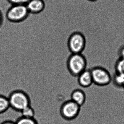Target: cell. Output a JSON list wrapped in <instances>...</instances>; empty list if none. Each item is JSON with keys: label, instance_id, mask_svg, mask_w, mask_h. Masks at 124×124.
<instances>
[{"label": "cell", "instance_id": "9a60e30c", "mask_svg": "<svg viewBox=\"0 0 124 124\" xmlns=\"http://www.w3.org/2000/svg\"><path fill=\"white\" fill-rule=\"evenodd\" d=\"M11 5H26L30 0H7Z\"/></svg>", "mask_w": 124, "mask_h": 124}, {"label": "cell", "instance_id": "d6986e66", "mask_svg": "<svg viewBox=\"0 0 124 124\" xmlns=\"http://www.w3.org/2000/svg\"><path fill=\"white\" fill-rule=\"evenodd\" d=\"M87 0L91 2H95L96 1H97L98 0Z\"/></svg>", "mask_w": 124, "mask_h": 124}, {"label": "cell", "instance_id": "8992f818", "mask_svg": "<svg viewBox=\"0 0 124 124\" xmlns=\"http://www.w3.org/2000/svg\"><path fill=\"white\" fill-rule=\"evenodd\" d=\"M86 45L85 37L80 32H73L69 37L67 41V47L71 54L82 53Z\"/></svg>", "mask_w": 124, "mask_h": 124}, {"label": "cell", "instance_id": "ba28073f", "mask_svg": "<svg viewBox=\"0 0 124 124\" xmlns=\"http://www.w3.org/2000/svg\"><path fill=\"white\" fill-rule=\"evenodd\" d=\"M26 6L30 13L38 14L44 10L45 3L43 0H30Z\"/></svg>", "mask_w": 124, "mask_h": 124}, {"label": "cell", "instance_id": "52a82bcc", "mask_svg": "<svg viewBox=\"0 0 124 124\" xmlns=\"http://www.w3.org/2000/svg\"><path fill=\"white\" fill-rule=\"evenodd\" d=\"M78 82L80 87L87 88L93 84L90 69H86L77 77Z\"/></svg>", "mask_w": 124, "mask_h": 124}, {"label": "cell", "instance_id": "2e32d148", "mask_svg": "<svg viewBox=\"0 0 124 124\" xmlns=\"http://www.w3.org/2000/svg\"><path fill=\"white\" fill-rule=\"evenodd\" d=\"M117 53L119 58H124V45L120 47Z\"/></svg>", "mask_w": 124, "mask_h": 124}, {"label": "cell", "instance_id": "30bf717a", "mask_svg": "<svg viewBox=\"0 0 124 124\" xmlns=\"http://www.w3.org/2000/svg\"><path fill=\"white\" fill-rule=\"evenodd\" d=\"M111 82L116 87L123 88L124 85V75L115 72L112 77Z\"/></svg>", "mask_w": 124, "mask_h": 124}, {"label": "cell", "instance_id": "ac0fdd59", "mask_svg": "<svg viewBox=\"0 0 124 124\" xmlns=\"http://www.w3.org/2000/svg\"><path fill=\"white\" fill-rule=\"evenodd\" d=\"M1 124H16V122L12 120H7L4 121Z\"/></svg>", "mask_w": 124, "mask_h": 124}, {"label": "cell", "instance_id": "3957f363", "mask_svg": "<svg viewBox=\"0 0 124 124\" xmlns=\"http://www.w3.org/2000/svg\"><path fill=\"white\" fill-rule=\"evenodd\" d=\"M81 107L70 99L67 100L60 107V116L67 121L76 119L79 115Z\"/></svg>", "mask_w": 124, "mask_h": 124}, {"label": "cell", "instance_id": "ffe728a7", "mask_svg": "<svg viewBox=\"0 0 124 124\" xmlns=\"http://www.w3.org/2000/svg\"><path fill=\"white\" fill-rule=\"evenodd\" d=\"M123 89H124V87H123Z\"/></svg>", "mask_w": 124, "mask_h": 124}, {"label": "cell", "instance_id": "9c48e42d", "mask_svg": "<svg viewBox=\"0 0 124 124\" xmlns=\"http://www.w3.org/2000/svg\"><path fill=\"white\" fill-rule=\"evenodd\" d=\"M70 99L77 104L82 107L85 103L86 96L85 93L80 89H76L72 92Z\"/></svg>", "mask_w": 124, "mask_h": 124}, {"label": "cell", "instance_id": "4fadbf2b", "mask_svg": "<svg viewBox=\"0 0 124 124\" xmlns=\"http://www.w3.org/2000/svg\"><path fill=\"white\" fill-rule=\"evenodd\" d=\"M16 124H38L35 118H27L20 116L16 121Z\"/></svg>", "mask_w": 124, "mask_h": 124}, {"label": "cell", "instance_id": "5b68a950", "mask_svg": "<svg viewBox=\"0 0 124 124\" xmlns=\"http://www.w3.org/2000/svg\"><path fill=\"white\" fill-rule=\"evenodd\" d=\"M90 69L93 84L99 87H104L111 82L112 76L106 68L100 66H96Z\"/></svg>", "mask_w": 124, "mask_h": 124}, {"label": "cell", "instance_id": "7c38bea8", "mask_svg": "<svg viewBox=\"0 0 124 124\" xmlns=\"http://www.w3.org/2000/svg\"><path fill=\"white\" fill-rule=\"evenodd\" d=\"M21 116L27 118H35L36 114L34 108L31 105L26 107L20 112Z\"/></svg>", "mask_w": 124, "mask_h": 124}, {"label": "cell", "instance_id": "e0dca14e", "mask_svg": "<svg viewBox=\"0 0 124 124\" xmlns=\"http://www.w3.org/2000/svg\"><path fill=\"white\" fill-rule=\"evenodd\" d=\"M4 22V18H3V14L2 11L0 10V29L2 26Z\"/></svg>", "mask_w": 124, "mask_h": 124}, {"label": "cell", "instance_id": "8fae6325", "mask_svg": "<svg viewBox=\"0 0 124 124\" xmlns=\"http://www.w3.org/2000/svg\"><path fill=\"white\" fill-rule=\"evenodd\" d=\"M10 107L8 96L0 95V114H4L7 112Z\"/></svg>", "mask_w": 124, "mask_h": 124}, {"label": "cell", "instance_id": "6da1fadb", "mask_svg": "<svg viewBox=\"0 0 124 124\" xmlns=\"http://www.w3.org/2000/svg\"><path fill=\"white\" fill-rule=\"evenodd\" d=\"M10 106L16 111L20 112L28 106L31 105V101L28 93L21 90L12 91L8 95Z\"/></svg>", "mask_w": 124, "mask_h": 124}, {"label": "cell", "instance_id": "277c9868", "mask_svg": "<svg viewBox=\"0 0 124 124\" xmlns=\"http://www.w3.org/2000/svg\"><path fill=\"white\" fill-rule=\"evenodd\" d=\"M30 14L25 5H11L7 11L6 17L11 22L20 23L26 20Z\"/></svg>", "mask_w": 124, "mask_h": 124}, {"label": "cell", "instance_id": "5bb4252c", "mask_svg": "<svg viewBox=\"0 0 124 124\" xmlns=\"http://www.w3.org/2000/svg\"><path fill=\"white\" fill-rule=\"evenodd\" d=\"M115 72L124 75V58H118L115 64Z\"/></svg>", "mask_w": 124, "mask_h": 124}, {"label": "cell", "instance_id": "7a4b0ae2", "mask_svg": "<svg viewBox=\"0 0 124 124\" xmlns=\"http://www.w3.org/2000/svg\"><path fill=\"white\" fill-rule=\"evenodd\" d=\"M66 65L70 74L77 77L87 69V59L82 53L71 54L67 59Z\"/></svg>", "mask_w": 124, "mask_h": 124}]
</instances>
